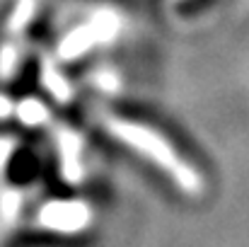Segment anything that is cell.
I'll return each instance as SVG.
<instances>
[{
  "mask_svg": "<svg viewBox=\"0 0 249 247\" xmlns=\"http://www.w3.org/2000/svg\"><path fill=\"white\" fill-rule=\"evenodd\" d=\"M114 131L119 138H124L133 151L145 155L153 165H158L167 177L177 184L179 191L186 196H201L206 191V177L201 167L191 165V160L172 146V141L158 129L141 124V121H126L119 119L114 124Z\"/></svg>",
  "mask_w": 249,
  "mask_h": 247,
  "instance_id": "obj_1",
  "label": "cell"
}]
</instances>
